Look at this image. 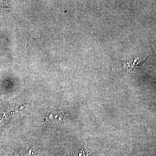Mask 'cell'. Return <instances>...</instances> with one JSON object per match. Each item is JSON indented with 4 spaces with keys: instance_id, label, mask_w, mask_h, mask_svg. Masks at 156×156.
Wrapping results in <instances>:
<instances>
[{
    "instance_id": "6da1fadb",
    "label": "cell",
    "mask_w": 156,
    "mask_h": 156,
    "mask_svg": "<svg viewBox=\"0 0 156 156\" xmlns=\"http://www.w3.org/2000/svg\"><path fill=\"white\" fill-rule=\"evenodd\" d=\"M145 59L143 58H138L131 60H128L126 62V68L128 72H130L134 69L139 67L141 63L144 61Z\"/></svg>"
},
{
    "instance_id": "7a4b0ae2",
    "label": "cell",
    "mask_w": 156,
    "mask_h": 156,
    "mask_svg": "<svg viewBox=\"0 0 156 156\" xmlns=\"http://www.w3.org/2000/svg\"><path fill=\"white\" fill-rule=\"evenodd\" d=\"M7 1H0V13L5 11L9 9V3Z\"/></svg>"
}]
</instances>
